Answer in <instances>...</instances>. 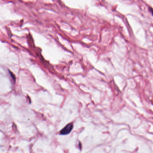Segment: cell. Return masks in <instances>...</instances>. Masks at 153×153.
Returning <instances> with one entry per match:
<instances>
[{"mask_svg":"<svg viewBox=\"0 0 153 153\" xmlns=\"http://www.w3.org/2000/svg\"><path fill=\"white\" fill-rule=\"evenodd\" d=\"M73 127V125L72 123H69L60 131V134L62 135L67 134L69 133Z\"/></svg>","mask_w":153,"mask_h":153,"instance_id":"6da1fadb","label":"cell"},{"mask_svg":"<svg viewBox=\"0 0 153 153\" xmlns=\"http://www.w3.org/2000/svg\"><path fill=\"white\" fill-rule=\"evenodd\" d=\"M149 10H150V11L151 12V13H152V15L153 16V9L152 8L149 7Z\"/></svg>","mask_w":153,"mask_h":153,"instance_id":"7a4b0ae2","label":"cell"}]
</instances>
